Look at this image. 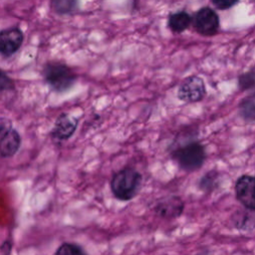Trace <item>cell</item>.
Wrapping results in <instances>:
<instances>
[{
    "mask_svg": "<svg viewBox=\"0 0 255 255\" xmlns=\"http://www.w3.org/2000/svg\"><path fill=\"white\" fill-rule=\"evenodd\" d=\"M141 174L132 167H124L113 175L111 189L116 198L122 201L132 199L140 190Z\"/></svg>",
    "mask_w": 255,
    "mask_h": 255,
    "instance_id": "6da1fadb",
    "label": "cell"
},
{
    "mask_svg": "<svg viewBox=\"0 0 255 255\" xmlns=\"http://www.w3.org/2000/svg\"><path fill=\"white\" fill-rule=\"evenodd\" d=\"M47 85L57 93L69 91L77 81V74L65 63L51 61L45 64L42 71Z\"/></svg>",
    "mask_w": 255,
    "mask_h": 255,
    "instance_id": "7a4b0ae2",
    "label": "cell"
},
{
    "mask_svg": "<svg viewBox=\"0 0 255 255\" xmlns=\"http://www.w3.org/2000/svg\"><path fill=\"white\" fill-rule=\"evenodd\" d=\"M171 156L181 169L194 171L203 165L206 159V151L204 145L200 142L189 141L174 148Z\"/></svg>",
    "mask_w": 255,
    "mask_h": 255,
    "instance_id": "3957f363",
    "label": "cell"
},
{
    "mask_svg": "<svg viewBox=\"0 0 255 255\" xmlns=\"http://www.w3.org/2000/svg\"><path fill=\"white\" fill-rule=\"evenodd\" d=\"M192 23L195 31L201 36H214L219 30V17L217 13L209 7L199 9L195 13Z\"/></svg>",
    "mask_w": 255,
    "mask_h": 255,
    "instance_id": "277c9868",
    "label": "cell"
},
{
    "mask_svg": "<svg viewBox=\"0 0 255 255\" xmlns=\"http://www.w3.org/2000/svg\"><path fill=\"white\" fill-rule=\"evenodd\" d=\"M177 96L179 100L186 103H195L201 101L205 96V85L198 76L186 78L179 86Z\"/></svg>",
    "mask_w": 255,
    "mask_h": 255,
    "instance_id": "5b68a950",
    "label": "cell"
},
{
    "mask_svg": "<svg viewBox=\"0 0 255 255\" xmlns=\"http://www.w3.org/2000/svg\"><path fill=\"white\" fill-rule=\"evenodd\" d=\"M235 196L243 207L255 210V175L243 174L236 180Z\"/></svg>",
    "mask_w": 255,
    "mask_h": 255,
    "instance_id": "8992f818",
    "label": "cell"
},
{
    "mask_svg": "<svg viewBox=\"0 0 255 255\" xmlns=\"http://www.w3.org/2000/svg\"><path fill=\"white\" fill-rule=\"evenodd\" d=\"M24 41V33L18 27L0 30V55L10 57L15 54Z\"/></svg>",
    "mask_w": 255,
    "mask_h": 255,
    "instance_id": "52a82bcc",
    "label": "cell"
},
{
    "mask_svg": "<svg viewBox=\"0 0 255 255\" xmlns=\"http://www.w3.org/2000/svg\"><path fill=\"white\" fill-rule=\"evenodd\" d=\"M79 120L67 113H62L55 121L51 135L58 140L69 139L78 128Z\"/></svg>",
    "mask_w": 255,
    "mask_h": 255,
    "instance_id": "ba28073f",
    "label": "cell"
},
{
    "mask_svg": "<svg viewBox=\"0 0 255 255\" xmlns=\"http://www.w3.org/2000/svg\"><path fill=\"white\" fill-rule=\"evenodd\" d=\"M184 210V202L179 196H167L160 199L154 206L155 213L165 219L179 217Z\"/></svg>",
    "mask_w": 255,
    "mask_h": 255,
    "instance_id": "9c48e42d",
    "label": "cell"
},
{
    "mask_svg": "<svg viewBox=\"0 0 255 255\" xmlns=\"http://www.w3.org/2000/svg\"><path fill=\"white\" fill-rule=\"evenodd\" d=\"M21 145V136L14 128H8L0 138V155L2 157H11Z\"/></svg>",
    "mask_w": 255,
    "mask_h": 255,
    "instance_id": "30bf717a",
    "label": "cell"
},
{
    "mask_svg": "<svg viewBox=\"0 0 255 255\" xmlns=\"http://www.w3.org/2000/svg\"><path fill=\"white\" fill-rule=\"evenodd\" d=\"M231 220L236 229L251 231L255 229V210L245 207L238 209L232 215Z\"/></svg>",
    "mask_w": 255,
    "mask_h": 255,
    "instance_id": "8fae6325",
    "label": "cell"
},
{
    "mask_svg": "<svg viewBox=\"0 0 255 255\" xmlns=\"http://www.w3.org/2000/svg\"><path fill=\"white\" fill-rule=\"evenodd\" d=\"M191 16L185 11H178L172 13L168 17V27L171 31L175 33H180L185 31L191 24Z\"/></svg>",
    "mask_w": 255,
    "mask_h": 255,
    "instance_id": "7c38bea8",
    "label": "cell"
},
{
    "mask_svg": "<svg viewBox=\"0 0 255 255\" xmlns=\"http://www.w3.org/2000/svg\"><path fill=\"white\" fill-rule=\"evenodd\" d=\"M239 115L245 121H255V93L244 98L239 104Z\"/></svg>",
    "mask_w": 255,
    "mask_h": 255,
    "instance_id": "4fadbf2b",
    "label": "cell"
},
{
    "mask_svg": "<svg viewBox=\"0 0 255 255\" xmlns=\"http://www.w3.org/2000/svg\"><path fill=\"white\" fill-rule=\"evenodd\" d=\"M51 7L57 14H71L77 10L78 0H51Z\"/></svg>",
    "mask_w": 255,
    "mask_h": 255,
    "instance_id": "5bb4252c",
    "label": "cell"
},
{
    "mask_svg": "<svg viewBox=\"0 0 255 255\" xmlns=\"http://www.w3.org/2000/svg\"><path fill=\"white\" fill-rule=\"evenodd\" d=\"M219 174L215 170H210L206 172L199 181V187L202 190H212L216 187L218 182Z\"/></svg>",
    "mask_w": 255,
    "mask_h": 255,
    "instance_id": "9a60e30c",
    "label": "cell"
},
{
    "mask_svg": "<svg viewBox=\"0 0 255 255\" xmlns=\"http://www.w3.org/2000/svg\"><path fill=\"white\" fill-rule=\"evenodd\" d=\"M55 255H87L85 250L75 243H63L57 249Z\"/></svg>",
    "mask_w": 255,
    "mask_h": 255,
    "instance_id": "2e32d148",
    "label": "cell"
},
{
    "mask_svg": "<svg viewBox=\"0 0 255 255\" xmlns=\"http://www.w3.org/2000/svg\"><path fill=\"white\" fill-rule=\"evenodd\" d=\"M238 86L242 91L254 88L255 87V71L242 74L238 79Z\"/></svg>",
    "mask_w": 255,
    "mask_h": 255,
    "instance_id": "e0dca14e",
    "label": "cell"
},
{
    "mask_svg": "<svg viewBox=\"0 0 255 255\" xmlns=\"http://www.w3.org/2000/svg\"><path fill=\"white\" fill-rule=\"evenodd\" d=\"M14 89V83L12 79L3 71L0 70V93Z\"/></svg>",
    "mask_w": 255,
    "mask_h": 255,
    "instance_id": "ac0fdd59",
    "label": "cell"
},
{
    "mask_svg": "<svg viewBox=\"0 0 255 255\" xmlns=\"http://www.w3.org/2000/svg\"><path fill=\"white\" fill-rule=\"evenodd\" d=\"M238 1L239 0H211L212 4L220 10H225L233 7L237 4Z\"/></svg>",
    "mask_w": 255,
    "mask_h": 255,
    "instance_id": "d6986e66",
    "label": "cell"
},
{
    "mask_svg": "<svg viewBox=\"0 0 255 255\" xmlns=\"http://www.w3.org/2000/svg\"><path fill=\"white\" fill-rule=\"evenodd\" d=\"M254 1H255V0H254Z\"/></svg>",
    "mask_w": 255,
    "mask_h": 255,
    "instance_id": "ffe728a7",
    "label": "cell"
}]
</instances>
